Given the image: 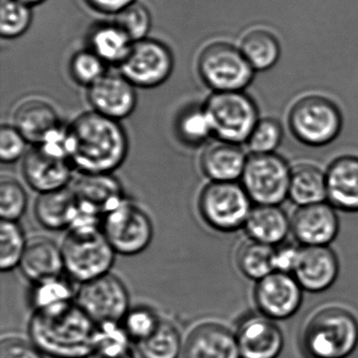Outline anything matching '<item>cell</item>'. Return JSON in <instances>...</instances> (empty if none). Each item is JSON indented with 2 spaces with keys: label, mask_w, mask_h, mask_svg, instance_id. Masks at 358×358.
Instances as JSON below:
<instances>
[{
  "label": "cell",
  "mask_w": 358,
  "mask_h": 358,
  "mask_svg": "<svg viewBox=\"0 0 358 358\" xmlns=\"http://www.w3.org/2000/svg\"><path fill=\"white\" fill-rule=\"evenodd\" d=\"M73 169L70 161L35 145L24 157L22 171L24 181L33 190L45 194L70 186Z\"/></svg>",
  "instance_id": "cell-14"
},
{
  "label": "cell",
  "mask_w": 358,
  "mask_h": 358,
  "mask_svg": "<svg viewBox=\"0 0 358 358\" xmlns=\"http://www.w3.org/2000/svg\"><path fill=\"white\" fill-rule=\"evenodd\" d=\"M131 343V338L121 322L97 324L94 352L108 355H122L133 351Z\"/></svg>",
  "instance_id": "cell-38"
},
{
  "label": "cell",
  "mask_w": 358,
  "mask_h": 358,
  "mask_svg": "<svg viewBox=\"0 0 358 358\" xmlns=\"http://www.w3.org/2000/svg\"><path fill=\"white\" fill-rule=\"evenodd\" d=\"M282 127L273 119H264L255 125L249 137V148L253 154H271L282 140Z\"/></svg>",
  "instance_id": "cell-41"
},
{
  "label": "cell",
  "mask_w": 358,
  "mask_h": 358,
  "mask_svg": "<svg viewBox=\"0 0 358 358\" xmlns=\"http://www.w3.org/2000/svg\"><path fill=\"white\" fill-rule=\"evenodd\" d=\"M293 272L301 288L318 292L328 289L336 280L338 261L328 246H303L299 249Z\"/></svg>",
  "instance_id": "cell-19"
},
{
  "label": "cell",
  "mask_w": 358,
  "mask_h": 358,
  "mask_svg": "<svg viewBox=\"0 0 358 358\" xmlns=\"http://www.w3.org/2000/svg\"><path fill=\"white\" fill-rule=\"evenodd\" d=\"M78 210V200L71 186L39 194L34 215L41 227L51 231L70 229Z\"/></svg>",
  "instance_id": "cell-22"
},
{
  "label": "cell",
  "mask_w": 358,
  "mask_h": 358,
  "mask_svg": "<svg viewBox=\"0 0 358 358\" xmlns=\"http://www.w3.org/2000/svg\"><path fill=\"white\" fill-rule=\"evenodd\" d=\"M291 171L278 155L253 154L247 159L243 187L259 205H278L289 196Z\"/></svg>",
  "instance_id": "cell-11"
},
{
  "label": "cell",
  "mask_w": 358,
  "mask_h": 358,
  "mask_svg": "<svg viewBox=\"0 0 358 358\" xmlns=\"http://www.w3.org/2000/svg\"><path fill=\"white\" fill-rule=\"evenodd\" d=\"M87 358H135L134 352L122 354V355H108V354L99 353V352H93Z\"/></svg>",
  "instance_id": "cell-46"
},
{
  "label": "cell",
  "mask_w": 358,
  "mask_h": 358,
  "mask_svg": "<svg viewBox=\"0 0 358 358\" xmlns=\"http://www.w3.org/2000/svg\"><path fill=\"white\" fill-rule=\"evenodd\" d=\"M180 139L190 146H198L213 135L210 121L204 108L186 110L178 121Z\"/></svg>",
  "instance_id": "cell-37"
},
{
  "label": "cell",
  "mask_w": 358,
  "mask_h": 358,
  "mask_svg": "<svg viewBox=\"0 0 358 358\" xmlns=\"http://www.w3.org/2000/svg\"><path fill=\"white\" fill-rule=\"evenodd\" d=\"M87 3L98 11L108 14H118L129 6L136 3V0H87Z\"/></svg>",
  "instance_id": "cell-45"
},
{
  "label": "cell",
  "mask_w": 358,
  "mask_h": 358,
  "mask_svg": "<svg viewBox=\"0 0 358 358\" xmlns=\"http://www.w3.org/2000/svg\"><path fill=\"white\" fill-rule=\"evenodd\" d=\"M299 255V249L294 246H290V245L278 248L274 255L275 271L284 272V273L294 271Z\"/></svg>",
  "instance_id": "cell-44"
},
{
  "label": "cell",
  "mask_w": 358,
  "mask_h": 358,
  "mask_svg": "<svg viewBox=\"0 0 358 358\" xmlns=\"http://www.w3.org/2000/svg\"><path fill=\"white\" fill-rule=\"evenodd\" d=\"M32 22L31 6L20 0H1L0 3V34L13 39L28 31Z\"/></svg>",
  "instance_id": "cell-34"
},
{
  "label": "cell",
  "mask_w": 358,
  "mask_h": 358,
  "mask_svg": "<svg viewBox=\"0 0 358 358\" xmlns=\"http://www.w3.org/2000/svg\"><path fill=\"white\" fill-rule=\"evenodd\" d=\"M0 358H43V354L32 341L9 336L0 343Z\"/></svg>",
  "instance_id": "cell-43"
},
{
  "label": "cell",
  "mask_w": 358,
  "mask_h": 358,
  "mask_svg": "<svg viewBox=\"0 0 358 358\" xmlns=\"http://www.w3.org/2000/svg\"><path fill=\"white\" fill-rule=\"evenodd\" d=\"M255 301L264 315L272 320H285L301 306V287L289 273L273 271L259 280Z\"/></svg>",
  "instance_id": "cell-13"
},
{
  "label": "cell",
  "mask_w": 358,
  "mask_h": 358,
  "mask_svg": "<svg viewBox=\"0 0 358 358\" xmlns=\"http://www.w3.org/2000/svg\"><path fill=\"white\" fill-rule=\"evenodd\" d=\"M75 301L97 324L121 322L131 309V297L123 280L113 273L80 284Z\"/></svg>",
  "instance_id": "cell-10"
},
{
  "label": "cell",
  "mask_w": 358,
  "mask_h": 358,
  "mask_svg": "<svg viewBox=\"0 0 358 358\" xmlns=\"http://www.w3.org/2000/svg\"><path fill=\"white\" fill-rule=\"evenodd\" d=\"M236 337L241 358H276L284 345L278 324L264 314L245 318Z\"/></svg>",
  "instance_id": "cell-16"
},
{
  "label": "cell",
  "mask_w": 358,
  "mask_h": 358,
  "mask_svg": "<svg viewBox=\"0 0 358 358\" xmlns=\"http://www.w3.org/2000/svg\"><path fill=\"white\" fill-rule=\"evenodd\" d=\"M161 322L160 316L152 308L137 306L129 310L121 324L131 341L138 343L152 336Z\"/></svg>",
  "instance_id": "cell-36"
},
{
  "label": "cell",
  "mask_w": 358,
  "mask_h": 358,
  "mask_svg": "<svg viewBox=\"0 0 358 358\" xmlns=\"http://www.w3.org/2000/svg\"><path fill=\"white\" fill-rule=\"evenodd\" d=\"M244 227L251 240L273 246L286 238L290 222L278 205L257 204L251 209Z\"/></svg>",
  "instance_id": "cell-26"
},
{
  "label": "cell",
  "mask_w": 358,
  "mask_h": 358,
  "mask_svg": "<svg viewBox=\"0 0 358 358\" xmlns=\"http://www.w3.org/2000/svg\"><path fill=\"white\" fill-rule=\"evenodd\" d=\"M301 341L310 357L345 358L357 345L358 324L347 310L326 308L308 320Z\"/></svg>",
  "instance_id": "cell-3"
},
{
  "label": "cell",
  "mask_w": 358,
  "mask_h": 358,
  "mask_svg": "<svg viewBox=\"0 0 358 358\" xmlns=\"http://www.w3.org/2000/svg\"><path fill=\"white\" fill-rule=\"evenodd\" d=\"M204 110L213 135L228 143L238 145L248 141L259 122L255 102L242 92H215L207 100Z\"/></svg>",
  "instance_id": "cell-5"
},
{
  "label": "cell",
  "mask_w": 358,
  "mask_h": 358,
  "mask_svg": "<svg viewBox=\"0 0 358 358\" xmlns=\"http://www.w3.org/2000/svg\"><path fill=\"white\" fill-rule=\"evenodd\" d=\"M20 1L27 3V5L31 6V7H32V6L39 5V3H43V1H45V0H20Z\"/></svg>",
  "instance_id": "cell-47"
},
{
  "label": "cell",
  "mask_w": 358,
  "mask_h": 358,
  "mask_svg": "<svg viewBox=\"0 0 358 358\" xmlns=\"http://www.w3.org/2000/svg\"><path fill=\"white\" fill-rule=\"evenodd\" d=\"M247 158L238 144L219 141L201 156V171L210 182H236L242 178Z\"/></svg>",
  "instance_id": "cell-23"
},
{
  "label": "cell",
  "mask_w": 358,
  "mask_h": 358,
  "mask_svg": "<svg viewBox=\"0 0 358 358\" xmlns=\"http://www.w3.org/2000/svg\"><path fill=\"white\" fill-rule=\"evenodd\" d=\"M76 291L62 276L33 284L30 299L33 311L55 309L75 301Z\"/></svg>",
  "instance_id": "cell-31"
},
{
  "label": "cell",
  "mask_w": 358,
  "mask_h": 358,
  "mask_svg": "<svg viewBox=\"0 0 358 358\" xmlns=\"http://www.w3.org/2000/svg\"><path fill=\"white\" fill-rule=\"evenodd\" d=\"M289 196L299 206L324 202L328 198L326 175L313 165H299L291 171Z\"/></svg>",
  "instance_id": "cell-27"
},
{
  "label": "cell",
  "mask_w": 358,
  "mask_h": 358,
  "mask_svg": "<svg viewBox=\"0 0 358 358\" xmlns=\"http://www.w3.org/2000/svg\"><path fill=\"white\" fill-rule=\"evenodd\" d=\"M241 51L255 70L271 68L280 57V49L276 37L269 31L257 30L247 33L241 43Z\"/></svg>",
  "instance_id": "cell-29"
},
{
  "label": "cell",
  "mask_w": 358,
  "mask_h": 358,
  "mask_svg": "<svg viewBox=\"0 0 358 358\" xmlns=\"http://www.w3.org/2000/svg\"><path fill=\"white\" fill-rule=\"evenodd\" d=\"M29 198L24 186L13 178L3 177L0 182L1 221L18 222L28 209Z\"/></svg>",
  "instance_id": "cell-35"
},
{
  "label": "cell",
  "mask_w": 358,
  "mask_h": 358,
  "mask_svg": "<svg viewBox=\"0 0 358 358\" xmlns=\"http://www.w3.org/2000/svg\"><path fill=\"white\" fill-rule=\"evenodd\" d=\"M198 69L203 81L215 92H242L252 80L255 71L241 49L227 43L205 48Z\"/></svg>",
  "instance_id": "cell-8"
},
{
  "label": "cell",
  "mask_w": 358,
  "mask_h": 358,
  "mask_svg": "<svg viewBox=\"0 0 358 358\" xmlns=\"http://www.w3.org/2000/svg\"><path fill=\"white\" fill-rule=\"evenodd\" d=\"M327 190L331 204L348 211H358V158L343 157L329 167Z\"/></svg>",
  "instance_id": "cell-24"
},
{
  "label": "cell",
  "mask_w": 358,
  "mask_h": 358,
  "mask_svg": "<svg viewBox=\"0 0 358 358\" xmlns=\"http://www.w3.org/2000/svg\"><path fill=\"white\" fill-rule=\"evenodd\" d=\"M69 133L70 162L79 173H113L127 160L129 139L114 119L87 113L74 121Z\"/></svg>",
  "instance_id": "cell-1"
},
{
  "label": "cell",
  "mask_w": 358,
  "mask_h": 358,
  "mask_svg": "<svg viewBox=\"0 0 358 358\" xmlns=\"http://www.w3.org/2000/svg\"><path fill=\"white\" fill-rule=\"evenodd\" d=\"M136 345L141 358H179L184 349L180 331L166 320H162L152 336Z\"/></svg>",
  "instance_id": "cell-30"
},
{
  "label": "cell",
  "mask_w": 358,
  "mask_h": 358,
  "mask_svg": "<svg viewBox=\"0 0 358 358\" xmlns=\"http://www.w3.org/2000/svg\"><path fill=\"white\" fill-rule=\"evenodd\" d=\"M71 187L81 206L102 217L127 198L122 184L113 173H80Z\"/></svg>",
  "instance_id": "cell-18"
},
{
  "label": "cell",
  "mask_w": 358,
  "mask_h": 358,
  "mask_svg": "<svg viewBox=\"0 0 358 358\" xmlns=\"http://www.w3.org/2000/svg\"><path fill=\"white\" fill-rule=\"evenodd\" d=\"M291 227L303 246H327L338 232V217L328 203L305 205L293 215Z\"/></svg>",
  "instance_id": "cell-17"
},
{
  "label": "cell",
  "mask_w": 358,
  "mask_h": 358,
  "mask_svg": "<svg viewBox=\"0 0 358 358\" xmlns=\"http://www.w3.org/2000/svg\"><path fill=\"white\" fill-rule=\"evenodd\" d=\"M26 234L18 222L0 224V269L9 272L20 267L28 245Z\"/></svg>",
  "instance_id": "cell-33"
},
{
  "label": "cell",
  "mask_w": 358,
  "mask_h": 358,
  "mask_svg": "<svg viewBox=\"0 0 358 358\" xmlns=\"http://www.w3.org/2000/svg\"><path fill=\"white\" fill-rule=\"evenodd\" d=\"M251 209L250 196L236 182H209L199 194L201 219L217 231L232 232L243 227Z\"/></svg>",
  "instance_id": "cell-6"
},
{
  "label": "cell",
  "mask_w": 358,
  "mask_h": 358,
  "mask_svg": "<svg viewBox=\"0 0 358 358\" xmlns=\"http://www.w3.org/2000/svg\"><path fill=\"white\" fill-rule=\"evenodd\" d=\"M101 230L117 255L134 257L154 238V224L144 209L125 198L102 217Z\"/></svg>",
  "instance_id": "cell-7"
},
{
  "label": "cell",
  "mask_w": 358,
  "mask_h": 358,
  "mask_svg": "<svg viewBox=\"0 0 358 358\" xmlns=\"http://www.w3.org/2000/svg\"><path fill=\"white\" fill-rule=\"evenodd\" d=\"M135 87L122 75L106 74L90 87L87 97L95 110L94 112L119 121L135 110Z\"/></svg>",
  "instance_id": "cell-15"
},
{
  "label": "cell",
  "mask_w": 358,
  "mask_h": 358,
  "mask_svg": "<svg viewBox=\"0 0 358 358\" xmlns=\"http://www.w3.org/2000/svg\"><path fill=\"white\" fill-rule=\"evenodd\" d=\"M20 268L32 284L59 278L64 271L62 246L45 236L30 238Z\"/></svg>",
  "instance_id": "cell-21"
},
{
  "label": "cell",
  "mask_w": 358,
  "mask_h": 358,
  "mask_svg": "<svg viewBox=\"0 0 358 358\" xmlns=\"http://www.w3.org/2000/svg\"><path fill=\"white\" fill-rule=\"evenodd\" d=\"M133 41L117 24L97 27L90 36V45L104 62L120 66L131 51Z\"/></svg>",
  "instance_id": "cell-28"
},
{
  "label": "cell",
  "mask_w": 358,
  "mask_h": 358,
  "mask_svg": "<svg viewBox=\"0 0 358 358\" xmlns=\"http://www.w3.org/2000/svg\"><path fill=\"white\" fill-rule=\"evenodd\" d=\"M129 38L135 41L145 39L152 28V15L145 6L134 3L116 15V22Z\"/></svg>",
  "instance_id": "cell-39"
},
{
  "label": "cell",
  "mask_w": 358,
  "mask_h": 358,
  "mask_svg": "<svg viewBox=\"0 0 358 358\" xmlns=\"http://www.w3.org/2000/svg\"><path fill=\"white\" fill-rule=\"evenodd\" d=\"M30 341L52 358H87L95 350L97 324L76 301L45 311H33Z\"/></svg>",
  "instance_id": "cell-2"
},
{
  "label": "cell",
  "mask_w": 358,
  "mask_h": 358,
  "mask_svg": "<svg viewBox=\"0 0 358 358\" xmlns=\"http://www.w3.org/2000/svg\"><path fill=\"white\" fill-rule=\"evenodd\" d=\"M119 66L121 75L131 85L150 89L169 78L173 72V57L166 45L145 38L133 43L129 55Z\"/></svg>",
  "instance_id": "cell-12"
},
{
  "label": "cell",
  "mask_w": 358,
  "mask_h": 358,
  "mask_svg": "<svg viewBox=\"0 0 358 358\" xmlns=\"http://www.w3.org/2000/svg\"><path fill=\"white\" fill-rule=\"evenodd\" d=\"M26 138L15 127L3 125L0 131V159L6 164L16 162L26 156Z\"/></svg>",
  "instance_id": "cell-42"
},
{
  "label": "cell",
  "mask_w": 358,
  "mask_h": 358,
  "mask_svg": "<svg viewBox=\"0 0 358 358\" xmlns=\"http://www.w3.org/2000/svg\"><path fill=\"white\" fill-rule=\"evenodd\" d=\"M60 246L64 271L80 284L110 273L114 266L117 253L101 227L70 229Z\"/></svg>",
  "instance_id": "cell-4"
},
{
  "label": "cell",
  "mask_w": 358,
  "mask_h": 358,
  "mask_svg": "<svg viewBox=\"0 0 358 358\" xmlns=\"http://www.w3.org/2000/svg\"><path fill=\"white\" fill-rule=\"evenodd\" d=\"M183 358H241L236 334L217 322H204L188 335Z\"/></svg>",
  "instance_id": "cell-20"
},
{
  "label": "cell",
  "mask_w": 358,
  "mask_h": 358,
  "mask_svg": "<svg viewBox=\"0 0 358 358\" xmlns=\"http://www.w3.org/2000/svg\"><path fill=\"white\" fill-rule=\"evenodd\" d=\"M273 246L251 240L245 243L238 252V265L249 278L262 280L275 271Z\"/></svg>",
  "instance_id": "cell-32"
},
{
  "label": "cell",
  "mask_w": 358,
  "mask_h": 358,
  "mask_svg": "<svg viewBox=\"0 0 358 358\" xmlns=\"http://www.w3.org/2000/svg\"><path fill=\"white\" fill-rule=\"evenodd\" d=\"M14 127L27 141L39 145L60 124L57 113L51 104L41 99H29L16 108Z\"/></svg>",
  "instance_id": "cell-25"
},
{
  "label": "cell",
  "mask_w": 358,
  "mask_h": 358,
  "mask_svg": "<svg viewBox=\"0 0 358 358\" xmlns=\"http://www.w3.org/2000/svg\"><path fill=\"white\" fill-rule=\"evenodd\" d=\"M71 71L77 83L90 87L106 75V62L91 50L79 52L73 58Z\"/></svg>",
  "instance_id": "cell-40"
},
{
  "label": "cell",
  "mask_w": 358,
  "mask_h": 358,
  "mask_svg": "<svg viewBox=\"0 0 358 358\" xmlns=\"http://www.w3.org/2000/svg\"><path fill=\"white\" fill-rule=\"evenodd\" d=\"M289 124L299 141L320 146L332 141L338 135L341 116L331 100L322 96H307L291 108Z\"/></svg>",
  "instance_id": "cell-9"
}]
</instances>
